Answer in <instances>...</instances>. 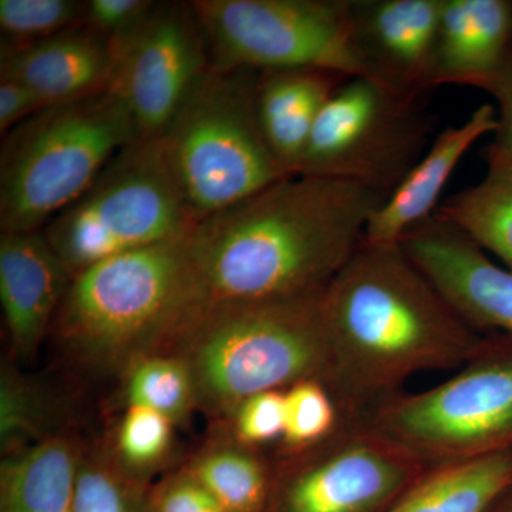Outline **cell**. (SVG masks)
<instances>
[{
    "label": "cell",
    "mask_w": 512,
    "mask_h": 512,
    "mask_svg": "<svg viewBox=\"0 0 512 512\" xmlns=\"http://www.w3.org/2000/svg\"><path fill=\"white\" fill-rule=\"evenodd\" d=\"M320 296L195 305L164 350L190 370L198 410L222 423L255 394L303 380L326 384L329 346Z\"/></svg>",
    "instance_id": "cell-4"
},
{
    "label": "cell",
    "mask_w": 512,
    "mask_h": 512,
    "mask_svg": "<svg viewBox=\"0 0 512 512\" xmlns=\"http://www.w3.org/2000/svg\"><path fill=\"white\" fill-rule=\"evenodd\" d=\"M512 487V453L429 467L386 512H490Z\"/></svg>",
    "instance_id": "cell-22"
},
{
    "label": "cell",
    "mask_w": 512,
    "mask_h": 512,
    "mask_svg": "<svg viewBox=\"0 0 512 512\" xmlns=\"http://www.w3.org/2000/svg\"><path fill=\"white\" fill-rule=\"evenodd\" d=\"M326 387L340 416L365 419L424 372L456 370L483 336L414 265L402 244H367L320 296Z\"/></svg>",
    "instance_id": "cell-2"
},
{
    "label": "cell",
    "mask_w": 512,
    "mask_h": 512,
    "mask_svg": "<svg viewBox=\"0 0 512 512\" xmlns=\"http://www.w3.org/2000/svg\"><path fill=\"white\" fill-rule=\"evenodd\" d=\"M144 512H228L183 466L147 488Z\"/></svg>",
    "instance_id": "cell-31"
},
{
    "label": "cell",
    "mask_w": 512,
    "mask_h": 512,
    "mask_svg": "<svg viewBox=\"0 0 512 512\" xmlns=\"http://www.w3.org/2000/svg\"><path fill=\"white\" fill-rule=\"evenodd\" d=\"M349 79L316 69L259 72V123L269 150L289 175L298 173L320 111Z\"/></svg>",
    "instance_id": "cell-19"
},
{
    "label": "cell",
    "mask_w": 512,
    "mask_h": 512,
    "mask_svg": "<svg viewBox=\"0 0 512 512\" xmlns=\"http://www.w3.org/2000/svg\"><path fill=\"white\" fill-rule=\"evenodd\" d=\"M484 158L483 180L440 202L434 215L463 231L512 271V157L491 143Z\"/></svg>",
    "instance_id": "cell-23"
},
{
    "label": "cell",
    "mask_w": 512,
    "mask_h": 512,
    "mask_svg": "<svg viewBox=\"0 0 512 512\" xmlns=\"http://www.w3.org/2000/svg\"><path fill=\"white\" fill-rule=\"evenodd\" d=\"M191 5L212 66L367 76L352 0H197Z\"/></svg>",
    "instance_id": "cell-9"
},
{
    "label": "cell",
    "mask_w": 512,
    "mask_h": 512,
    "mask_svg": "<svg viewBox=\"0 0 512 512\" xmlns=\"http://www.w3.org/2000/svg\"><path fill=\"white\" fill-rule=\"evenodd\" d=\"M490 512H512V487L501 495L500 500L494 504Z\"/></svg>",
    "instance_id": "cell-35"
},
{
    "label": "cell",
    "mask_w": 512,
    "mask_h": 512,
    "mask_svg": "<svg viewBox=\"0 0 512 512\" xmlns=\"http://www.w3.org/2000/svg\"><path fill=\"white\" fill-rule=\"evenodd\" d=\"M124 406H144L185 426L198 412L197 394L187 365L171 352L138 357L119 377ZM123 406V407H124Z\"/></svg>",
    "instance_id": "cell-25"
},
{
    "label": "cell",
    "mask_w": 512,
    "mask_h": 512,
    "mask_svg": "<svg viewBox=\"0 0 512 512\" xmlns=\"http://www.w3.org/2000/svg\"><path fill=\"white\" fill-rule=\"evenodd\" d=\"M190 234L73 276L50 332L73 366L120 377L138 357L167 348L198 302Z\"/></svg>",
    "instance_id": "cell-3"
},
{
    "label": "cell",
    "mask_w": 512,
    "mask_h": 512,
    "mask_svg": "<svg viewBox=\"0 0 512 512\" xmlns=\"http://www.w3.org/2000/svg\"><path fill=\"white\" fill-rule=\"evenodd\" d=\"M0 74L28 87L45 106L70 103L110 92L113 46L82 22L39 42L2 43Z\"/></svg>",
    "instance_id": "cell-16"
},
{
    "label": "cell",
    "mask_w": 512,
    "mask_h": 512,
    "mask_svg": "<svg viewBox=\"0 0 512 512\" xmlns=\"http://www.w3.org/2000/svg\"><path fill=\"white\" fill-rule=\"evenodd\" d=\"M185 470L228 512H266L275 485V456L247 446L227 430L195 451Z\"/></svg>",
    "instance_id": "cell-21"
},
{
    "label": "cell",
    "mask_w": 512,
    "mask_h": 512,
    "mask_svg": "<svg viewBox=\"0 0 512 512\" xmlns=\"http://www.w3.org/2000/svg\"><path fill=\"white\" fill-rule=\"evenodd\" d=\"M498 130L497 110L481 104L468 120L448 127L430 147L396 190L370 217L365 232L367 244H399L410 229L436 214L441 192L470 148Z\"/></svg>",
    "instance_id": "cell-17"
},
{
    "label": "cell",
    "mask_w": 512,
    "mask_h": 512,
    "mask_svg": "<svg viewBox=\"0 0 512 512\" xmlns=\"http://www.w3.org/2000/svg\"><path fill=\"white\" fill-rule=\"evenodd\" d=\"M477 89L491 94L497 101L498 130L494 134V146L512 157V45L504 62Z\"/></svg>",
    "instance_id": "cell-33"
},
{
    "label": "cell",
    "mask_w": 512,
    "mask_h": 512,
    "mask_svg": "<svg viewBox=\"0 0 512 512\" xmlns=\"http://www.w3.org/2000/svg\"><path fill=\"white\" fill-rule=\"evenodd\" d=\"M400 244L440 295L481 335L512 336V271L450 222L430 217Z\"/></svg>",
    "instance_id": "cell-13"
},
{
    "label": "cell",
    "mask_w": 512,
    "mask_h": 512,
    "mask_svg": "<svg viewBox=\"0 0 512 512\" xmlns=\"http://www.w3.org/2000/svg\"><path fill=\"white\" fill-rule=\"evenodd\" d=\"M512 45L510 0H443L434 86L477 89Z\"/></svg>",
    "instance_id": "cell-18"
},
{
    "label": "cell",
    "mask_w": 512,
    "mask_h": 512,
    "mask_svg": "<svg viewBox=\"0 0 512 512\" xmlns=\"http://www.w3.org/2000/svg\"><path fill=\"white\" fill-rule=\"evenodd\" d=\"M140 138L136 121L113 92L43 107L3 138L0 229L42 231L111 158Z\"/></svg>",
    "instance_id": "cell-5"
},
{
    "label": "cell",
    "mask_w": 512,
    "mask_h": 512,
    "mask_svg": "<svg viewBox=\"0 0 512 512\" xmlns=\"http://www.w3.org/2000/svg\"><path fill=\"white\" fill-rule=\"evenodd\" d=\"M116 94L141 138L163 136L192 89L211 67L191 2H156L130 35L111 42Z\"/></svg>",
    "instance_id": "cell-12"
},
{
    "label": "cell",
    "mask_w": 512,
    "mask_h": 512,
    "mask_svg": "<svg viewBox=\"0 0 512 512\" xmlns=\"http://www.w3.org/2000/svg\"><path fill=\"white\" fill-rule=\"evenodd\" d=\"M150 485L126 476L114 463L104 440L86 443L74 512H144V498Z\"/></svg>",
    "instance_id": "cell-27"
},
{
    "label": "cell",
    "mask_w": 512,
    "mask_h": 512,
    "mask_svg": "<svg viewBox=\"0 0 512 512\" xmlns=\"http://www.w3.org/2000/svg\"><path fill=\"white\" fill-rule=\"evenodd\" d=\"M340 423L338 404L320 380H303L285 390V431L278 450L315 446Z\"/></svg>",
    "instance_id": "cell-28"
},
{
    "label": "cell",
    "mask_w": 512,
    "mask_h": 512,
    "mask_svg": "<svg viewBox=\"0 0 512 512\" xmlns=\"http://www.w3.org/2000/svg\"><path fill=\"white\" fill-rule=\"evenodd\" d=\"M59 396L20 372L12 357L0 367V453L12 456L69 430Z\"/></svg>",
    "instance_id": "cell-24"
},
{
    "label": "cell",
    "mask_w": 512,
    "mask_h": 512,
    "mask_svg": "<svg viewBox=\"0 0 512 512\" xmlns=\"http://www.w3.org/2000/svg\"><path fill=\"white\" fill-rule=\"evenodd\" d=\"M154 5L151 0H90L84 6L83 23L117 42L134 32Z\"/></svg>",
    "instance_id": "cell-32"
},
{
    "label": "cell",
    "mask_w": 512,
    "mask_h": 512,
    "mask_svg": "<svg viewBox=\"0 0 512 512\" xmlns=\"http://www.w3.org/2000/svg\"><path fill=\"white\" fill-rule=\"evenodd\" d=\"M222 424V429L247 446H278L285 431V390H271L249 397L238 404Z\"/></svg>",
    "instance_id": "cell-30"
},
{
    "label": "cell",
    "mask_w": 512,
    "mask_h": 512,
    "mask_svg": "<svg viewBox=\"0 0 512 512\" xmlns=\"http://www.w3.org/2000/svg\"><path fill=\"white\" fill-rule=\"evenodd\" d=\"M258 77L211 64L160 137L195 225L289 177L262 133Z\"/></svg>",
    "instance_id": "cell-6"
},
{
    "label": "cell",
    "mask_w": 512,
    "mask_h": 512,
    "mask_svg": "<svg viewBox=\"0 0 512 512\" xmlns=\"http://www.w3.org/2000/svg\"><path fill=\"white\" fill-rule=\"evenodd\" d=\"M386 198L338 178L295 174L198 222V303L318 298L365 241Z\"/></svg>",
    "instance_id": "cell-1"
},
{
    "label": "cell",
    "mask_w": 512,
    "mask_h": 512,
    "mask_svg": "<svg viewBox=\"0 0 512 512\" xmlns=\"http://www.w3.org/2000/svg\"><path fill=\"white\" fill-rule=\"evenodd\" d=\"M443 0H352L353 28L367 77L427 99L436 89Z\"/></svg>",
    "instance_id": "cell-14"
},
{
    "label": "cell",
    "mask_w": 512,
    "mask_h": 512,
    "mask_svg": "<svg viewBox=\"0 0 512 512\" xmlns=\"http://www.w3.org/2000/svg\"><path fill=\"white\" fill-rule=\"evenodd\" d=\"M177 426L144 406H124L109 440H104L114 463L137 483L153 484L168 473L175 448Z\"/></svg>",
    "instance_id": "cell-26"
},
{
    "label": "cell",
    "mask_w": 512,
    "mask_h": 512,
    "mask_svg": "<svg viewBox=\"0 0 512 512\" xmlns=\"http://www.w3.org/2000/svg\"><path fill=\"white\" fill-rule=\"evenodd\" d=\"M274 456L266 512H386L429 468L366 419L342 416L315 446Z\"/></svg>",
    "instance_id": "cell-11"
},
{
    "label": "cell",
    "mask_w": 512,
    "mask_h": 512,
    "mask_svg": "<svg viewBox=\"0 0 512 512\" xmlns=\"http://www.w3.org/2000/svg\"><path fill=\"white\" fill-rule=\"evenodd\" d=\"M42 100L32 90L13 80H0V131L8 133L30 116L42 110Z\"/></svg>",
    "instance_id": "cell-34"
},
{
    "label": "cell",
    "mask_w": 512,
    "mask_h": 512,
    "mask_svg": "<svg viewBox=\"0 0 512 512\" xmlns=\"http://www.w3.org/2000/svg\"><path fill=\"white\" fill-rule=\"evenodd\" d=\"M424 101L373 77L346 80L320 111L296 174L352 181L390 197L433 141Z\"/></svg>",
    "instance_id": "cell-10"
},
{
    "label": "cell",
    "mask_w": 512,
    "mask_h": 512,
    "mask_svg": "<svg viewBox=\"0 0 512 512\" xmlns=\"http://www.w3.org/2000/svg\"><path fill=\"white\" fill-rule=\"evenodd\" d=\"M72 275L42 231L0 235V305L15 362L30 360L50 336Z\"/></svg>",
    "instance_id": "cell-15"
},
{
    "label": "cell",
    "mask_w": 512,
    "mask_h": 512,
    "mask_svg": "<svg viewBox=\"0 0 512 512\" xmlns=\"http://www.w3.org/2000/svg\"><path fill=\"white\" fill-rule=\"evenodd\" d=\"M365 419L426 467L512 453V336L484 335L456 375Z\"/></svg>",
    "instance_id": "cell-8"
},
{
    "label": "cell",
    "mask_w": 512,
    "mask_h": 512,
    "mask_svg": "<svg viewBox=\"0 0 512 512\" xmlns=\"http://www.w3.org/2000/svg\"><path fill=\"white\" fill-rule=\"evenodd\" d=\"M86 2L73 0H0L2 43L39 42L83 22Z\"/></svg>",
    "instance_id": "cell-29"
},
{
    "label": "cell",
    "mask_w": 512,
    "mask_h": 512,
    "mask_svg": "<svg viewBox=\"0 0 512 512\" xmlns=\"http://www.w3.org/2000/svg\"><path fill=\"white\" fill-rule=\"evenodd\" d=\"M194 227L157 137L123 148L42 232L73 278L113 256L187 237Z\"/></svg>",
    "instance_id": "cell-7"
},
{
    "label": "cell",
    "mask_w": 512,
    "mask_h": 512,
    "mask_svg": "<svg viewBox=\"0 0 512 512\" xmlns=\"http://www.w3.org/2000/svg\"><path fill=\"white\" fill-rule=\"evenodd\" d=\"M87 441L72 429L2 457L0 512H74L80 460Z\"/></svg>",
    "instance_id": "cell-20"
}]
</instances>
